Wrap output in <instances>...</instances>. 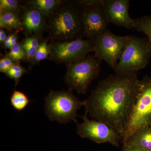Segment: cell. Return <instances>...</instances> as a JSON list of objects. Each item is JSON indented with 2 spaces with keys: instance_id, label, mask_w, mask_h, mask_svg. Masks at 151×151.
<instances>
[{
  "instance_id": "1",
  "label": "cell",
  "mask_w": 151,
  "mask_h": 151,
  "mask_svg": "<svg viewBox=\"0 0 151 151\" xmlns=\"http://www.w3.org/2000/svg\"><path fill=\"white\" fill-rule=\"evenodd\" d=\"M141 87L137 73L111 74L83 101L85 112L121 135L127 127ZM122 138V137H121Z\"/></svg>"
},
{
  "instance_id": "2",
  "label": "cell",
  "mask_w": 151,
  "mask_h": 151,
  "mask_svg": "<svg viewBox=\"0 0 151 151\" xmlns=\"http://www.w3.org/2000/svg\"><path fill=\"white\" fill-rule=\"evenodd\" d=\"M47 37L50 41H69L81 37L80 7L77 1H64L47 18Z\"/></svg>"
},
{
  "instance_id": "3",
  "label": "cell",
  "mask_w": 151,
  "mask_h": 151,
  "mask_svg": "<svg viewBox=\"0 0 151 151\" xmlns=\"http://www.w3.org/2000/svg\"><path fill=\"white\" fill-rule=\"evenodd\" d=\"M82 106L83 101L79 100L73 94V90L69 89L67 91L51 90L45 97L47 116L50 121L60 124H66L72 120L77 123V112Z\"/></svg>"
},
{
  "instance_id": "4",
  "label": "cell",
  "mask_w": 151,
  "mask_h": 151,
  "mask_svg": "<svg viewBox=\"0 0 151 151\" xmlns=\"http://www.w3.org/2000/svg\"><path fill=\"white\" fill-rule=\"evenodd\" d=\"M101 62L94 55H88L82 60L66 65L64 80L68 89L85 94L90 83L99 76Z\"/></svg>"
},
{
  "instance_id": "5",
  "label": "cell",
  "mask_w": 151,
  "mask_h": 151,
  "mask_svg": "<svg viewBox=\"0 0 151 151\" xmlns=\"http://www.w3.org/2000/svg\"><path fill=\"white\" fill-rule=\"evenodd\" d=\"M151 57V51L147 39L129 35L128 43L114 71L119 74L137 73L148 64Z\"/></svg>"
},
{
  "instance_id": "6",
  "label": "cell",
  "mask_w": 151,
  "mask_h": 151,
  "mask_svg": "<svg viewBox=\"0 0 151 151\" xmlns=\"http://www.w3.org/2000/svg\"><path fill=\"white\" fill-rule=\"evenodd\" d=\"M76 1L80 7L81 37L92 40L109 29L102 7L103 0Z\"/></svg>"
},
{
  "instance_id": "7",
  "label": "cell",
  "mask_w": 151,
  "mask_h": 151,
  "mask_svg": "<svg viewBox=\"0 0 151 151\" xmlns=\"http://www.w3.org/2000/svg\"><path fill=\"white\" fill-rule=\"evenodd\" d=\"M140 82V89L131 118L121 137L123 143L137 130L145 126H151V76H145Z\"/></svg>"
},
{
  "instance_id": "8",
  "label": "cell",
  "mask_w": 151,
  "mask_h": 151,
  "mask_svg": "<svg viewBox=\"0 0 151 151\" xmlns=\"http://www.w3.org/2000/svg\"><path fill=\"white\" fill-rule=\"evenodd\" d=\"M49 45V59L58 64L66 65L82 60L94 51L92 40L82 37L69 41H50Z\"/></svg>"
},
{
  "instance_id": "9",
  "label": "cell",
  "mask_w": 151,
  "mask_h": 151,
  "mask_svg": "<svg viewBox=\"0 0 151 151\" xmlns=\"http://www.w3.org/2000/svg\"><path fill=\"white\" fill-rule=\"evenodd\" d=\"M129 39V35H116L108 29L103 34L92 40L94 56L101 61H105L108 66L115 70Z\"/></svg>"
},
{
  "instance_id": "10",
  "label": "cell",
  "mask_w": 151,
  "mask_h": 151,
  "mask_svg": "<svg viewBox=\"0 0 151 151\" xmlns=\"http://www.w3.org/2000/svg\"><path fill=\"white\" fill-rule=\"evenodd\" d=\"M87 115L88 113L85 112L84 116H81L83 123H76V132L79 137L97 144L109 143L116 147L119 146L122 138L118 132L104 122L89 120Z\"/></svg>"
},
{
  "instance_id": "11",
  "label": "cell",
  "mask_w": 151,
  "mask_h": 151,
  "mask_svg": "<svg viewBox=\"0 0 151 151\" xmlns=\"http://www.w3.org/2000/svg\"><path fill=\"white\" fill-rule=\"evenodd\" d=\"M129 0H103L102 7L109 23L132 29L134 28V19L130 16Z\"/></svg>"
},
{
  "instance_id": "12",
  "label": "cell",
  "mask_w": 151,
  "mask_h": 151,
  "mask_svg": "<svg viewBox=\"0 0 151 151\" xmlns=\"http://www.w3.org/2000/svg\"><path fill=\"white\" fill-rule=\"evenodd\" d=\"M21 19L26 37L42 38L44 33L47 32V18L40 12L27 4L23 5Z\"/></svg>"
},
{
  "instance_id": "13",
  "label": "cell",
  "mask_w": 151,
  "mask_h": 151,
  "mask_svg": "<svg viewBox=\"0 0 151 151\" xmlns=\"http://www.w3.org/2000/svg\"><path fill=\"white\" fill-rule=\"evenodd\" d=\"M125 143L133 144L151 151V126H146L134 132Z\"/></svg>"
},
{
  "instance_id": "14",
  "label": "cell",
  "mask_w": 151,
  "mask_h": 151,
  "mask_svg": "<svg viewBox=\"0 0 151 151\" xmlns=\"http://www.w3.org/2000/svg\"><path fill=\"white\" fill-rule=\"evenodd\" d=\"M0 27L9 32L22 30L21 17L11 12H0Z\"/></svg>"
},
{
  "instance_id": "15",
  "label": "cell",
  "mask_w": 151,
  "mask_h": 151,
  "mask_svg": "<svg viewBox=\"0 0 151 151\" xmlns=\"http://www.w3.org/2000/svg\"><path fill=\"white\" fill-rule=\"evenodd\" d=\"M64 1L61 0H31L26 4L40 12L47 18L56 10Z\"/></svg>"
},
{
  "instance_id": "16",
  "label": "cell",
  "mask_w": 151,
  "mask_h": 151,
  "mask_svg": "<svg viewBox=\"0 0 151 151\" xmlns=\"http://www.w3.org/2000/svg\"><path fill=\"white\" fill-rule=\"evenodd\" d=\"M40 40L35 37L26 36L20 42L26 55V61L31 63L39 46Z\"/></svg>"
},
{
  "instance_id": "17",
  "label": "cell",
  "mask_w": 151,
  "mask_h": 151,
  "mask_svg": "<svg viewBox=\"0 0 151 151\" xmlns=\"http://www.w3.org/2000/svg\"><path fill=\"white\" fill-rule=\"evenodd\" d=\"M134 29L139 32L144 33L147 37V40L151 51V15L134 19Z\"/></svg>"
},
{
  "instance_id": "18",
  "label": "cell",
  "mask_w": 151,
  "mask_h": 151,
  "mask_svg": "<svg viewBox=\"0 0 151 151\" xmlns=\"http://www.w3.org/2000/svg\"><path fill=\"white\" fill-rule=\"evenodd\" d=\"M31 101L24 92L15 90L10 97V104L16 111H24Z\"/></svg>"
},
{
  "instance_id": "19",
  "label": "cell",
  "mask_w": 151,
  "mask_h": 151,
  "mask_svg": "<svg viewBox=\"0 0 151 151\" xmlns=\"http://www.w3.org/2000/svg\"><path fill=\"white\" fill-rule=\"evenodd\" d=\"M48 37H42L40 40L39 46L33 59L31 63V67L32 65L38 64L42 60L47 59L49 56L50 48Z\"/></svg>"
},
{
  "instance_id": "20",
  "label": "cell",
  "mask_w": 151,
  "mask_h": 151,
  "mask_svg": "<svg viewBox=\"0 0 151 151\" xmlns=\"http://www.w3.org/2000/svg\"><path fill=\"white\" fill-rule=\"evenodd\" d=\"M28 72V70L23 67L19 62L14 63L6 72L5 74L7 77L14 81L15 85L16 86L19 84L24 74Z\"/></svg>"
},
{
  "instance_id": "21",
  "label": "cell",
  "mask_w": 151,
  "mask_h": 151,
  "mask_svg": "<svg viewBox=\"0 0 151 151\" xmlns=\"http://www.w3.org/2000/svg\"><path fill=\"white\" fill-rule=\"evenodd\" d=\"M6 11L22 15L23 12V5L17 0H1L0 12Z\"/></svg>"
},
{
  "instance_id": "22",
  "label": "cell",
  "mask_w": 151,
  "mask_h": 151,
  "mask_svg": "<svg viewBox=\"0 0 151 151\" xmlns=\"http://www.w3.org/2000/svg\"><path fill=\"white\" fill-rule=\"evenodd\" d=\"M6 55L16 62H20L21 60H26L25 52L21 43L19 42L12 46Z\"/></svg>"
},
{
  "instance_id": "23",
  "label": "cell",
  "mask_w": 151,
  "mask_h": 151,
  "mask_svg": "<svg viewBox=\"0 0 151 151\" xmlns=\"http://www.w3.org/2000/svg\"><path fill=\"white\" fill-rule=\"evenodd\" d=\"M16 63L6 55L0 60V72L5 73Z\"/></svg>"
},
{
  "instance_id": "24",
  "label": "cell",
  "mask_w": 151,
  "mask_h": 151,
  "mask_svg": "<svg viewBox=\"0 0 151 151\" xmlns=\"http://www.w3.org/2000/svg\"><path fill=\"white\" fill-rule=\"evenodd\" d=\"M122 151H148L133 144L125 143L122 148Z\"/></svg>"
},
{
  "instance_id": "25",
  "label": "cell",
  "mask_w": 151,
  "mask_h": 151,
  "mask_svg": "<svg viewBox=\"0 0 151 151\" xmlns=\"http://www.w3.org/2000/svg\"><path fill=\"white\" fill-rule=\"evenodd\" d=\"M18 32H14L10 34L11 36V44L12 46H14L15 45L18 43L17 40L18 38Z\"/></svg>"
},
{
  "instance_id": "26",
  "label": "cell",
  "mask_w": 151,
  "mask_h": 151,
  "mask_svg": "<svg viewBox=\"0 0 151 151\" xmlns=\"http://www.w3.org/2000/svg\"><path fill=\"white\" fill-rule=\"evenodd\" d=\"M3 48L7 49H10L12 47V45L11 44V36L10 34L7 35L5 40L4 43L2 44Z\"/></svg>"
},
{
  "instance_id": "27",
  "label": "cell",
  "mask_w": 151,
  "mask_h": 151,
  "mask_svg": "<svg viewBox=\"0 0 151 151\" xmlns=\"http://www.w3.org/2000/svg\"><path fill=\"white\" fill-rule=\"evenodd\" d=\"M7 36V35H6V31L4 29L2 28L0 29V44L1 45H2Z\"/></svg>"
}]
</instances>
